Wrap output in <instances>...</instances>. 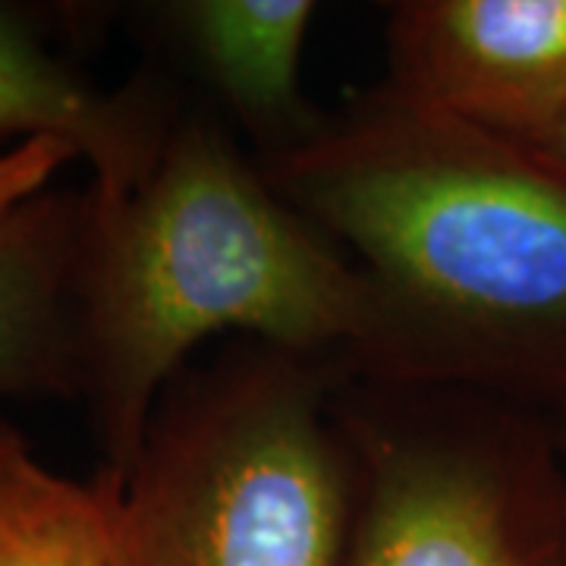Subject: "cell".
<instances>
[{"label": "cell", "mask_w": 566, "mask_h": 566, "mask_svg": "<svg viewBox=\"0 0 566 566\" xmlns=\"http://www.w3.org/2000/svg\"><path fill=\"white\" fill-rule=\"evenodd\" d=\"M255 164L363 281L356 378L566 406V158L385 80Z\"/></svg>", "instance_id": "cell-1"}, {"label": "cell", "mask_w": 566, "mask_h": 566, "mask_svg": "<svg viewBox=\"0 0 566 566\" xmlns=\"http://www.w3.org/2000/svg\"><path fill=\"white\" fill-rule=\"evenodd\" d=\"M363 318L356 268L271 189L221 114L177 111L139 180L88 208L82 394L102 472L120 482L133 469L155 406L205 340L346 359Z\"/></svg>", "instance_id": "cell-2"}, {"label": "cell", "mask_w": 566, "mask_h": 566, "mask_svg": "<svg viewBox=\"0 0 566 566\" xmlns=\"http://www.w3.org/2000/svg\"><path fill=\"white\" fill-rule=\"evenodd\" d=\"M344 356L233 340L164 390L117 488L120 566H340ZM111 479V475H107Z\"/></svg>", "instance_id": "cell-3"}, {"label": "cell", "mask_w": 566, "mask_h": 566, "mask_svg": "<svg viewBox=\"0 0 566 566\" xmlns=\"http://www.w3.org/2000/svg\"><path fill=\"white\" fill-rule=\"evenodd\" d=\"M353 460L340 566H560L566 472L526 406L349 375Z\"/></svg>", "instance_id": "cell-4"}, {"label": "cell", "mask_w": 566, "mask_h": 566, "mask_svg": "<svg viewBox=\"0 0 566 566\" xmlns=\"http://www.w3.org/2000/svg\"><path fill=\"white\" fill-rule=\"evenodd\" d=\"M387 54V80L491 133L538 142L566 114V0H403Z\"/></svg>", "instance_id": "cell-5"}, {"label": "cell", "mask_w": 566, "mask_h": 566, "mask_svg": "<svg viewBox=\"0 0 566 566\" xmlns=\"http://www.w3.org/2000/svg\"><path fill=\"white\" fill-rule=\"evenodd\" d=\"M161 39L196 76L208 107L264 161L296 148L324 114L305 98L303 51L312 0H174L155 7Z\"/></svg>", "instance_id": "cell-6"}, {"label": "cell", "mask_w": 566, "mask_h": 566, "mask_svg": "<svg viewBox=\"0 0 566 566\" xmlns=\"http://www.w3.org/2000/svg\"><path fill=\"white\" fill-rule=\"evenodd\" d=\"M88 192L44 189L0 218V397L82 394L80 259Z\"/></svg>", "instance_id": "cell-7"}, {"label": "cell", "mask_w": 566, "mask_h": 566, "mask_svg": "<svg viewBox=\"0 0 566 566\" xmlns=\"http://www.w3.org/2000/svg\"><path fill=\"white\" fill-rule=\"evenodd\" d=\"M177 111L155 85L102 95L0 7V136L70 145L95 170L92 196L114 199L139 180Z\"/></svg>", "instance_id": "cell-8"}, {"label": "cell", "mask_w": 566, "mask_h": 566, "mask_svg": "<svg viewBox=\"0 0 566 566\" xmlns=\"http://www.w3.org/2000/svg\"><path fill=\"white\" fill-rule=\"evenodd\" d=\"M0 566H120L114 479H63L25 444L3 457Z\"/></svg>", "instance_id": "cell-9"}, {"label": "cell", "mask_w": 566, "mask_h": 566, "mask_svg": "<svg viewBox=\"0 0 566 566\" xmlns=\"http://www.w3.org/2000/svg\"><path fill=\"white\" fill-rule=\"evenodd\" d=\"M73 158L80 155L57 139L17 142L10 151H3L0 155V218L13 211L17 205L44 192L51 177Z\"/></svg>", "instance_id": "cell-10"}, {"label": "cell", "mask_w": 566, "mask_h": 566, "mask_svg": "<svg viewBox=\"0 0 566 566\" xmlns=\"http://www.w3.org/2000/svg\"><path fill=\"white\" fill-rule=\"evenodd\" d=\"M538 145H545V148H551L554 155L566 158V114L551 126V133H547L545 139H538Z\"/></svg>", "instance_id": "cell-11"}, {"label": "cell", "mask_w": 566, "mask_h": 566, "mask_svg": "<svg viewBox=\"0 0 566 566\" xmlns=\"http://www.w3.org/2000/svg\"><path fill=\"white\" fill-rule=\"evenodd\" d=\"M20 444H25L20 434H17L13 428L0 424V460H3V457H10V453H13Z\"/></svg>", "instance_id": "cell-12"}, {"label": "cell", "mask_w": 566, "mask_h": 566, "mask_svg": "<svg viewBox=\"0 0 566 566\" xmlns=\"http://www.w3.org/2000/svg\"><path fill=\"white\" fill-rule=\"evenodd\" d=\"M557 444L564 450V463H566V406H560V434H557Z\"/></svg>", "instance_id": "cell-13"}]
</instances>
